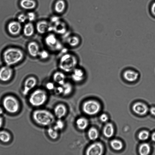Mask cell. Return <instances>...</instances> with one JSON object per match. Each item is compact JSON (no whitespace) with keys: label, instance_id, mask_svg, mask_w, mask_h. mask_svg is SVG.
<instances>
[{"label":"cell","instance_id":"cell-5","mask_svg":"<svg viewBox=\"0 0 155 155\" xmlns=\"http://www.w3.org/2000/svg\"><path fill=\"white\" fill-rule=\"evenodd\" d=\"M48 95L46 91L42 89H38L31 94L29 98L30 104L35 107L43 105L46 101Z\"/></svg>","mask_w":155,"mask_h":155},{"label":"cell","instance_id":"cell-42","mask_svg":"<svg viewBox=\"0 0 155 155\" xmlns=\"http://www.w3.org/2000/svg\"><path fill=\"white\" fill-rule=\"evenodd\" d=\"M152 140L155 142V132L153 133L151 136Z\"/></svg>","mask_w":155,"mask_h":155},{"label":"cell","instance_id":"cell-40","mask_svg":"<svg viewBox=\"0 0 155 155\" xmlns=\"http://www.w3.org/2000/svg\"><path fill=\"white\" fill-rule=\"evenodd\" d=\"M150 12L151 14L155 16V2L151 4L150 8Z\"/></svg>","mask_w":155,"mask_h":155},{"label":"cell","instance_id":"cell-27","mask_svg":"<svg viewBox=\"0 0 155 155\" xmlns=\"http://www.w3.org/2000/svg\"><path fill=\"white\" fill-rule=\"evenodd\" d=\"M63 88V94L64 96L69 95L72 92L73 87L72 83L68 81H66L64 84L62 85Z\"/></svg>","mask_w":155,"mask_h":155},{"label":"cell","instance_id":"cell-17","mask_svg":"<svg viewBox=\"0 0 155 155\" xmlns=\"http://www.w3.org/2000/svg\"><path fill=\"white\" fill-rule=\"evenodd\" d=\"M28 49L30 54L33 57H38L41 50L38 44L34 41L29 43L28 45Z\"/></svg>","mask_w":155,"mask_h":155},{"label":"cell","instance_id":"cell-12","mask_svg":"<svg viewBox=\"0 0 155 155\" xmlns=\"http://www.w3.org/2000/svg\"><path fill=\"white\" fill-rule=\"evenodd\" d=\"M36 28L39 34L44 35L49 31H52L53 26H51L46 21H42L37 24Z\"/></svg>","mask_w":155,"mask_h":155},{"label":"cell","instance_id":"cell-28","mask_svg":"<svg viewBox=\"0 0 155 155\" xmlns=\"http://www.w3.org/2000/svg\"><path fill=\"white\" fill-rule=\"evenodd\" d=\"M65 7V2L63 0H58L56 2L54 6V9L58 13L63 12Z\"/></svg>","mask_w":155,"mask_h":155},{"label":"cell","instance_id":"cell-6","mask_svg":"<svg viewBox=\"0 0 155 155\" xmlns=\"http://www.w3.org/2000/svg\"><path fill=\"white\" fill-rule=\"evenodd\" d=\"M101 106L97 101L93 100L86 101L82 105V110L86 114L93 115L98 113L101 110Z\"/></svg>","mask_w":155,"mask_h":155},{"label":"cell","instance_id":"cell-32","mask_svg":"<svg viewBox=\"0 0 155 155\" xmlns=\"http://www.w3.org/2000/svg\"><path fill=\"white\" fill-rule=\"evenodd\" d=\"M149 136V133L147 130H143L141 131L138 135L139 139L141 140H145L147 139Z\"/></svg>","mask_w":155,"mask_h":155},{"label":"cell","instance_id":"cell-23","mask_svg":"<svg viewBox=\"0 0 155 155\" xmlns=\"http://www.w3.org/2000/svg\"><path fill=\"white\" fill-rule=\"evenodd\" d=\"M103 133L105 136L107 138L113 136L114 133V128L112 123H109L105 125L103 129Z\"/></svg>","mask_w":155,"mask_h":155},{"label":"cell","instance_id":"cell-20","mask_svg":"<svg viewBox=\"0 0 155 155\" xmlns=\"http://www.w3.org/2000/svg\"><path fill=\"white\" fill-rule=\"evenodd\" d=\"M52 31H54L56 34L64 35L66 33V26L64 23L58 21L55 23V25L53 27Z\"/></svg>","mask_w":155,"mask_h":155},{"label":"cell","instance_id":"cell-22","mask_svg":"<svg viewBox=\"0 0 155 155\" xmlns=\"http://www.w3.org/2000/svg\"><path fill=\"white\" fill-rule=\"evenodd\" d=\"M20 5L24 9L30 10L35 8L36 3L33 0H21Z\"/></svg>","mask_w":155,"mask_h":155},{"label":"cell","instance_id":"cell-11","mask_svg":"<svg viewBox=\"0 0 155 155\" xmlns=\"http://www.w3.org/2000/svg\"><path fill=\"white\" fill-rule=\"evenodd\" d=\"M65 73L59 70L55 71L52 75V80L57 85H62L67 81Z\"/></svg>","mask_w":155,"mask_h":155},{"label":"cell","instance_id":"cell-10","mask_svg":"<svg viewBox=\"0 0 155 155\" xmlns=\"http://www.w3.org/2000/svg\"><path fill=\"white\" fill-rule=\"evenodd\" d=\"M37 83V80L35 77H30L27 79L25 81L22 91L23 94L25 96L27 95L30 91L35 87Z\"/></svg>","mask_w":155,"mask_h":155},{"label":"cell","instance_id":"cell-3","mask_svg":"<svg viewBox=\"0 0 155 155\" xmlns=\"http://www.w3.org/2000/svg\"><path fill=\"white\" fill-rule=\"evenodd\" d=\"M4 61L7 65L10 66L20 61L23 57V54L19 49L10 48L6 50L4 52Z\"/></svg>","mask_w":155,"mask_h":155},{"label":"cell","instance_id":"cell-30","mask_svg":"<svg viewBox=\"0 0 155 155\" xmlns=\"http://www.w3.org/2000/svg\"><path fill=\"white\" fill-rule=\"evenodd\" d=\"M11 139L9 134L5 130L0 131V140L4 143L8 142Z\"/></svg>","mask_w":155,"mask_h":155},{"label":"cell","instance_id":"cell-25","mask_svg":"<svg viewBox=\"0 0 155 155\" xmlns=\"http://www.w3.org/2000/svg\"><path fill=\"white\" fill-rule=\"evenodd\" d=\"M150 150L151 148L149 144L147 143H144L140 146L139 152L141 155H147L149 153Z\"/></svg>","mask_w":155,"mask_h":155},{"label":"cell","instance_id":"cell-7","mask_svg":"<svg viewBox=\"0 0 155 155\" xmlns=\"http://www.w3.org/2000/svg\"><path fill=\"white\" fill-rule=\"evenodd\" d=\"M2 105L5 110L10 113H15L18 111L19 107L18 101L14 97L8 95L3 100Z\"/></svg>","mask_w":155,"mask_h":155},{"label":"cell","instance_id":"cell-19","mask_svg":"<svg viewBox=\"0 0 155 155\" xmlns=\"http://www.w3.org/2000/svg\"><path fill=\"white\" fill-rule=\"evenodd\" d=\"M8 28L9 32L11 34L17 35L20 32L21 26L19 21H13L8 24Z\"/></svg>","mask_w":155,"mask_h":155},{"label":"cell","instance_id":"cell-24","mask_svg":"<svg viewBox=\"0 0 155 155\" xmlns=\"http://www.w3.org/2000/svg\"><path fill=\"white\" fill-rule=\"evenodd\" d=\"M35 29L32 24L28 22L24 26L23 28V32L26 36L30 37L32 36L34 33Z\"/></svg>","mask_w":155,"mask_h":155},{"label":"cell","instance_id":"cell-34","mask_svg":"<svg viewBox=\"0 0 155 155\" xmlns=\"http://www.w3.org/2000/svg\"><path fill=\"white\" fill-rule=\"evenodd\" d=\"M64 122L61 119H58L56 121L53 127L54 129L58 131L64 128Z\"/></svg>","mask_w":155,"mask_h":155},{"label":"cell","instance_id":"cell-39","mask_svg":"<svg viewBox=\"0 0 155 155\" xmlns=\"http://www.w3.org/2000/svg\"><path fill=\"white\" fill-rule=\"evenodd\" d=\"M100 119L101 121L103 122H105L107 121L108 117L105 114H102L100 116Z\"/></svg>","mask_w":155,"mask_h":155},{"label":"cell","instance_id":"cell-44","mask_svg":"<svg viewBox=\"0 0 155 155\" xmlns=\"http://www.w3.org/2000/svg\"><path fill=\"white\" fill-rule=\"evenodd\" d=\"M3 113V110L2 108L0 107V115L2 114Z\"/></svg>","mask_w":155,"mask_h":155},{"label":"cell","instance_id":"cell-38","mask_svg":"<svg viewBox=\"0 0 155 155\" xmlns=\"http://www.w3.org/2000/svg\"><path fill=\"white\" fill-rule=\"evenodd\" d=\"M26 15L27 19L30 21H33L35 20V15L33 12H29Z\"/></svg>","mask_w":155,"mask_h":155},{"label":"cell","instance_id":"cell-33","mask_svg":"<svg viewBox=\"0 0 155 155\" xmlns=\"http://www.w3.org/2000/svg\"><path fill=\"white\" fill-rule=\"evenodd\" d=\"M49 53L46 50L42 49L40 50L38 57L42 60L48 59L49 57Z\"/></svg>","mask_w":155,"mask_h":155},{"label":"cell","instance_id":"cell-29","mask_svg":"<svg viewBox=\"0 0 155 155\" xmlns=\"http://www.w3.org/2000/svg\"><path fill=\"white\" fill-rule=\"evenodd\" d=\"M110 144L113 149L116 150H121L123 147L121 141L117 139L112 140L110 141Z\"/></svg>","mask_w":155,"mask_h":155},{"label":"cell","instance_id":"cell-9","mask_svg":"<svg viewBox=\"0 0 155 155\" xmlns=\"http://www.w3.org/2000/svg\"><path fill=\"white\" fill-rule=\"evenodd\" d=\"M71 80L76 83H80L84 80L85 78V72L82 68H76L71 73Z\"/></svg>","mask_w":155,"mask_h":155},{"label":"cell","instance_id":"cell-43","mask_svg":"<svg viewBox=\"0 0 155 155\" xmlns=\"http://www.w3.org/2000/svg\"><path fill=\"white\" fill-rule=\"evenodd\" d=\"M3 124V119L2 117L0 116V128L2 126Z\"/></svg>","mask_w":155,"mask_h":155},{"label":"cell","instance_id":"cell-41","mask_svg":"<svg viewBox=\"0 0 155 155\" xmlns=\"http://www.w3.org/2000/svg\"><path fill=\"white\" fill-rule=\"evenodd\" d=\"M151 114L153 116H155V107H152L150 110Z\"/></svg>","mask_w":155,"mask_h":155},{"label":"cell","instance_id":"cell-8","mask_svg":"<svg viewBox=\"0 0 155 155\" xmlns=\"http://www.w3.org/2000/svg\"><path fill=\"white\" fill-rule=\"evenodd\" d=\"M104 150L102 144L100 142H95L91 144L87 149L85 154L87 155H101Z\"/></svg>","mask_w":155,"mask_h":155},{"label":"cell","instance_id":"cell-1","mask_svg":"<svg viewBox=\"0 0 155 155\" xmlns=\"http://www.w3.org/2000/svg\"><path fill=\"white\" fill-rule=\"evenodd\" d=\"M78 59L75 54L68 52L64 53L59 58L58 66L59 70L65 73H71L77 67Z\"/></svg>","mask_w":155,"mask_h":155},{"label":"cell","instance_id":"cell-2","mask_svg":"<svg viewBox=\"0 0 155 155\" xmlns=\"http://www.w3.org/2000/svg\"><path fill=\"white\" fill-rule=\"evenodd\" d=\"M32 117L38 124L43 126H50L55 121V116L50 111L44 109H38L33 112Z\"/></svg>","mask_w":155,"mask_h":155},{"label":"cell","instance_id":"cell-16","mask_svg":"<svg viewBox=\"0 0 155 155\" xmlns=\"http://www.w3.org/2000/svg\"><path fill=\"white\" fill-rule=\"evenodd\" d=\"M81 39L78 35H71L67 36L65 39L66 44L71 48L78 47L81 43Z\"/></svg>","mask_w":155,"mask_h":155},{"label":"cell","instance_id":"cell-31","mask_svg":"<svg viewBox=\"0 0 155 155\" xmlns=\"http://www.w3.org/2000/svg\"><path fill=\"white\" fill-rule=\"evenodd\" d=\"M47 132L49 136L52 139L55 140L58 137V131L54 129L53 127H49Z\"/></svg>","mask_w":155,"mask_h":155},{"label":"cell","instance_id":"cell-13","mask_svg":"<svg viewBox=\"0 0 155 155\" xmlns=\"http://www.w3.org/2000/svg\"><path fill=\"white\" fill-rule=\"evenodd\" d=\"M132 110L137 114L143 115L147 114L148 109L145 104L141 102H137L133 104Z\"/></svg>","mask_w":155,"mask_h":155},{"label":"cell","instance_id":"cell-4","mask_svg":"<svg viewBox=\"0 0 155 155\" xmlns=\"http://www.w3.org/2000/svg\"><path fill=\"white\" fill-rule=\"evenodd\" d=\"M44 44L50 50L54 52L61 51L63 48V44L54 33H49L45 36Z\"/></svg>","mask_w":155,"mask_h":155},{"label":"cell","instance_id":"cell-14","mask_svg":"<svg viewBox=\"0 0 155 155\" xmlns=\"http://www.w3.org/2000/svg\"><path fill=\"white\" fill-rule=\"evenodd\" d=\"M12 69L7 65L2 67L0 69V80L3 81H8L12 76Z\"/></svg>","mask_w":155,"mask_h":155},{"label":"cell","instance_id":"cell-26","mask_svg":"<svg viewBox=\"0 0 155 155\" xmlns=\"http://www.w3.org/2000/svg\"><path fill=\"white\" fill-rule=\"evenodd\" d=\"M87 136L90 140L94 141L96 140L98 138L99 133L96 128L92 127L88 130Z\"/></svg>","mask_w":155,"mask_h":155},{"label":"cell","instance_id":"cell-37","mask_svg":"<svg viewBox=\"0 0 155 155\" xmlns=\"http://www.w3.org/2000/svg\"><path fill=\"white\" fill-rule=\"evenodd\" d=\"M27 19V15L24 14H21L18 17V21L20 23L24 22Z\"/></svg>","mask_w":155,"mask_h":155},{"label":"cell","instance_id":"cell-21","mask_svg":"<svg viewBox=\"0 0 155 155\" xmlns=\"http://www.w3.org/2000/svg\"><path fill=\"white\" fill-rule=\"evenodd\" d=\"M76 124L79 129L84 130L86 129L88 127L89 122L86 118L84 117H80L76 120Z\"/></svg>","mask_w":155,"mask_h":155},{"label":"cell","instance_id":"cell-36","mask_svg":"<svg viewBox=\"0 0 155 155\" xmlns=\"http://www.w3.org/2000/svg\"><path fill=\"white\" fill-rule=\"evenodd\" d=\"M55 84L53 81L48 82L45 84L46 87L48 90L53 91L56 86Z\"/></svg>","mask_w":155,"mask_h":155},{"label":"cell","instance_id":"cell-15","mask_svg":"<svg viewBox=\"0 0 155 155\" xmlns=\"http://www.w3.org/2000/svg\"><path fill=\"white\" fill-rule=\"evenodd\" d=\"M124 79L127 81L130 82L137 81L139 78V74L137 72L131 69H127L124 71L123 74Z\"/></svg>","mask_w":155,"mask_h":155},{"label":"cell","instance_id":"cell-18","mask_svg":"<svg viewBox=\"0 0 155 155\" xmlns=\"http://www.w3.org/2000/svg\"><path fill=\"white\" fill-rule=\"evenodd\" d=\"M67 109L65 106L62 104L56 105L54 108V113L55 116L58 119H61L66 115Z\"/></svg>","mask_w":155,"mask_h":155},{"label":"cell","instance_id":"cell-35","mask_svg":"<svg viewBox=\"0 0 155 155\" xmlns=\"http://www.w3.org/2000/svg\"><path fill=\"white\" fill-rule=\"evenodd\" d=\"M53 91L56 95L63 94V90L62 86L59 85L56 86Z\"/></svg>","mask_w":155,"mask_h":155}]
</instances>
